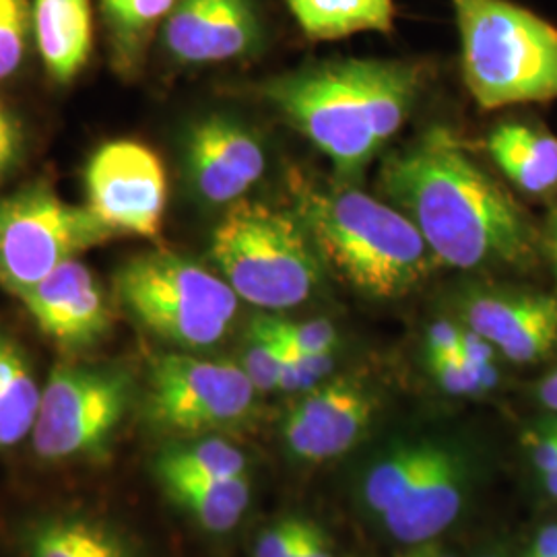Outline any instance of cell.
<instances>
[{
  "mask_svg": "<svg viewBox=\"0 0 557 557\" xmlns=\"http://www.w3.org/2000/svg\"><path fill=\"white\" fill-rule=\"evenodd\" d=\"M537 397L543 407L557 413V368L539 382Z\"/></svg>",
  "mask_w": 557,
  "mask_h": 557,
  "instance_id": "74e56055",
  "label": "cell"
},
{
  "mask_svg": "<svg viewBox=\"0 0 557 557\" xmlns=\"http://www.w3.org/2000/svg\"><path fill=\"white\" fill-rule=\"evenodd\" d=\"M421 71L403 60H331L262 85V96L333 163L358 178L409 119Z\"/></svg>",
  "mask_w": 557,
  "mask_h": 557,
  "instance_id": "7a4b0ae2",
  "label": "cell"
},
{
  "mask_svg": "<svg viewBox=\"0 0 557 557\" xmlns=\"http://www.w3.org/2000/svg\"><path fill=\"white\" fill-rule=\"evenodd\" d=\"M462 508V469L457 457L430 446L428 458L391 510L382 518L393 537L421 545L444 533Z\"/></svg>",
  "mask_w": 557,
  "mask_h": 557,
  "instance_id": "2e32d148",
  "label": "cell"
},
{
  "mask_svg": "<svg viewBox=\"0 0 557 557\" xmlns=\"http://www.w3.org/2000/svg\"><path fill=\"white\" fill-rule=\"evenodd\" d=\"M23 147V133L20 122L13 114L0 106V178L15 165Z\"/></svg>",
  "mask_w": 557,
  "mask_h": 557,
  "instance_id": "1f68e13d",
  "label": "cell"
},
{
  "mask_svg": "<svg viewBox=\"0 0 557 557\" xmlns=\"http://www.w3.org/2000/svg\"><path fill=\"white\" fill-rule=\"evenodd\" d=\"M462 333L450 322H436L428 331V356L430 354H458Z\"/></svg>",
  "mask_w": 557,
  "mask_h": 557,
  "instance_id": "836d02e7",
  "label": "cell"
},
{
  "mask_svg": "<svg viewBox=\"0 0 557 557\" xmlns=\"http://www.w3.org/2000/svg\"><path fill=\"white\" fill-rule=\"evenodd\" d=\"M87 209L114 236L158 238L168 202L160 158L135 140H114L85 170Z\"/></svg>",
  "mask_w": 557,
  "mask_h": 557,
  "instance_id": "30bf717a",
  "label": "cell"
},
{
  "mask_svg": "<svg viewBox=\"0 0 557 557\" xmlns=\"http://www.w3.org/2000/svg\"><path fill=\"white\" fill-rule=\"evenodd\" d=\"M211 257L239 299L262 310H287L312 298L322 260L294 211L238 200L211 239Z\"/></svg>",
  "mask_w": 557,
  "mask_h": 557,
  "instance_id": "5b68a950",
  "label": "cell"
},
{
  "mask_svg": "<svg viewBox=\"0 0 557 557\" xmlns=\"http://www.w3.org/2000/svg\"><path fill=\"white\" fill-rule=\"evenodd\" d=\"M533 460L541 478L557 473V421L543 428L533 442Z\"/></svg>",
  "mask_w": 557,
  "mask_h": 557,
  "instance_id": "d6a6232c",
  "label": "cell"
},
{
  "mask_svg": "<svg viewBox=\"0 0 557 557\" xmlns=\"http://www.w3.org/2000/svg\"><path fill=\"white\" fill-rule=\"evenodd\" d=\"M294 213L322 264L372 298L411 292L438 264L418 227L395 205L349 186H322L289 176Z\"/></svg>",
  "mask_w": 557,
  "mask_h": 557,
  "instance_id": "3957f363",
  "label": "cell"
},
{
  "mask_svg": "<svg viewBox=\"0 0 557 557\" xmlns=\"http://www.w3.org/2000/svg\"><path fill=\"white\" fill-rule=\"evenodd\" d=\"M428 359L440 386L450 395H475L492 388L498 380L494 366L478 368L460 354H430Z\"/></svg>",
  "mask_w": 557,
  "mask_h": 557,
  "instance_id": "83f0119b",
  "label": "cell"
},
{
  "mask_svg": "<svg viewBox=\"0 0 557 557\" xmlns=\"http://www.w3.org/2000/svg\"><path fill=\"white\" fill-rule=\"evenodd\" d=\"M299 29L314 41L393 29L395 0H287Z\"/></svg>",
  "mask_w": 557,
  "mask_h": 557,
  "instance_id": "ffe728a7",
  "label": "cell"
},
{
  "mask_svg": "<svg viewBox=\"0 0 557 557\" xmlns=\"http://www.w3.org/2000/svg\"><path fill=\"white\" fill-rule=\"evenodd\" d=\"M278 333L283 341L301 354H324L335 351L337 347V329L324 319L289 322L277 319Z\"/></svg>",
  "mask_w": 557,
  "mask_h": 557,
  "instance_id": "f546056e",
  "label": "cell"
},
{
  "mask_svg": "<svg viewBox=\"0 0 557 557\" xmlns=\"http://www.w3.org/2000/svg\"><path fill=\"white\" fill-rule=\"evenodd\" d=\"M29 38H34L32 4L27 0H0V81L20 71Z\"/></svg>",
  "mask_w": 557,
  "mask_h": 557,
  "instance_id": "4316f807",
  "label": "cell"
},
{
  "mask_svg": "<svg viewBox=\"0 0 557 557\" xmlns=\"http://www.w3.org/2000/svg\"><path fill=\"white\" fill-rule=\"evenodd\" d=\"M430 446H407L398 448L386 460L379 462L366 479V499L376 515H384L395 506L411 481L418 478Z\"/></svg>",
  "mask_w": 557,
  "mask_h": 557,
  "instance_id": "d4e9b609",
  "label": "cell"
},
{
  "mask_svg": "<svg viewBox=\"0 0 557 557\" xmlns=\"http://www.w3.org/2000/svg\"><path fill=\"white\" fill-rule=\"evenodd\" d=\"M41 333L64 351H85L110 333L112 314L94 273L69 260L21 296Z\"/></svg>",
  "mask_w": 557,
  "mask_h": 557,
  "instance_id": "7c38bea8",
  "label": "cell"
},
{
  "mask_svg": "<svg viewBox=\"0 0 557 557\" xmlns=\"http://www.w3.org/2000/svg\"><path fill=\"white\" fill-rule=\"evenodd\" d=\"M156 475L158 479L246 478V457L223 438H202L161 450L156 458Z\"/></svg>",
  "mask_w": 557,
  "mask_h": 557,
  "instance_id": "cb8c5ba5",
  "label": "cell"
},
{
  "mask_svg": "<svg viewBox=\"0 0 557 557\" xmlns=\"http://www.w3.org/2000/svg\"><path fill=\"white\" fill-rule=\"evenodd\" d=\"M259 391L238 363L163 354L151 361L145 418L170 436H205L250 416Z\"/></svg>",
  "mask_w": 557,
  "mask_h": 557,
  "instance_id": "9c48e42d",
  "label": "cell"
},
{
  "mask_svg": "<svg viewBox=\"0 0 557 557\" xmlns=\"http://www.w3.org/2000/svg\"><path fill=\"white\" fill-rule=\"evenodd\" d=\"M409 557H453L450 554H446L438 545H432V543H421L418 549Z\"/></svg>",
  "mask_w": 557,
  "mask_h": 557,
  "instance_id": "f35d334b",
  "label": "cell"
},
{
  "mask_svg": "<svg viewBox=\"0 0 557 557\" xmlns=\"http://www.w3.org/2000/svg\"><path fill=\"white\" fill-rule=\"evenodd\" d=\"M306 529V520L285 518L260 535L255 557H294Z\"/></svg>",
  "mask_w": 557,
  "mask_h": 557,
  "instance_id": "4dcf8cb0",
  "label": "cell"
},
{
  "mask_svg": "<svg viewBox=\"0 0 557 557\" xmlns=\"http://www.w3.org/2000/svg\"><path fill=\"white\" fill-rule=\"evenodd\" d=\"M163 492L211 533L232 531L250 504L248 478L160 479Z\"/></svg>",
  "mask_w": 557,
  "mask_h": 557,
  "instance_id": "44dd1931",
  "label": "cell"
},
{
  "mask_svg": "<svg viewBox=\"0 0 557 557\" xmlns=\"http://www.w3.org/2000/svg\"><path fill=\"white\" fill-rule=\"evenodd\" d=\"M494 345L487 343L485 338L479 337L473 331L469 333H462V341H460V356L467 359L469 363L478 366V368H485V366H492L494 361Z\"/></svg>",
  "mask_w": 557,
  "mask_h": 557,
  "instance_id": "d590c367",
  "label": "cell"
},
{
  "mask_svg": "<svg viewBox=\"0 0 557 557\" xmlns=\"http://www.w3.org/2000/svg\"><path fill=\"white\" fill-rule=\"evenodd\" d=\"M469 331L515 363H535L557 345V299L543 294H478L467 301Z\"/></svg>",
  "mask_w": 557,
  "mask_h": 557,
  "instance_id": "9a60e30c",
  "label": "cell"
},
{
  "mask_svg": "<svg viewBox=\"0 0 557 557\" xmlns=\"http://www.w3.org/2000/svg\"><path fill=\"white\" fill-rule=\"evenodd\" d=\"M283 345H285V356H283L278 391L308 393L322 384V380L326 379L335 368V351L301 354L294 347H289L285 341Z\"/></svg>",
  "mask_w": 557,
  "mask_h": 557,
  "instance_id": "f1b7e54d",
  "label": "cell"
},
{
  "mask_svg": "<svg viewBox=\"0 0 557 557\" xmlns=\"http://www.w3.org/2000/svg\"><path fill=\"white\" fill-rule=\"evenodd\" d=\"M116 294L145 331L182 349L218 345L239 308L225 278L174 252L128 260L116 275Z\"/></svg>",
  "mask_w": 557,
  "mask_h": 557,
  "instance_id": "8992f818",
  "label": "cell"
},
{
  "mask_svg": "<svg viewBox=\"0 0 557 557\" xmlns=\"http://www.w3.org/2000/svg\"><path fill=\"white\" fill-rule=\"evenodd\" d=\"M176 0H101V20L114 62L137 71Z\"/></svg>",
  "mask_w": 557,
  "mask_h": 557,
  "instance_id": "603a6c76",
  "label": "cell"
},
{
  "mask_svg": "<svg viewBox=\"0 0 557 557\" xmlns=\"http://www.w3.org/2000/svg\"><path fill=\"white\" fill-rule=\"evenodd\" d=\"M487 151L504 176L529 195H545L557 186V139L554 135L508 122L498 126L490 139Z\"/></svg>",
  "mask_w": 557,
  "mask_h": 557,
  "instance_id": "d6986e66",
  "label": "cell"
},
{
  "mask_svg": "<svg viewBox=\"0 0 557 557\" xmlns=\"http://www.w3.org/2000/svg\"><path fill=\"white\" fill-rule=\"evenodd\" d=\"M160 38L180 64H218L259 52L264 23L257 0H176Z\"/></svg>",
  "mask_w": 557,
  "mask_h": 557,
  "instance_id": "8fae6325",
  "label": "cell"
},
{
  "mask_svg": "<svg viewBox=\"0 0 557 557\" xmlns=\"http://www.w3.org/2000/svg\"><path fill=\"white\" fill-rule=\"evenodd\" d=\"M112 236L87 207L48 188L0 199V285L21 298L60 264Z\"/></svg>",
  "mask_w": 557,
  "mask_h": 557,
  "instance_id": "ba28073f",
  "label": "cell"
},
{
  "mask_svg": "<svg viewBox=\"0 0 557 557\" xmlns=\"http://www.w3.org/2000/svg\"><path fill=\"white\" fill-rule=\"evenodd\" d=\"M294 557H335V554L331 549V541L319 524L306 520V529Z\"/></svg>",
  "mask_w": 557,
  "mask_h": 557,
  "instance_id": "e575fe53",
  "label": "cell"
},
{
  "mask_svg": "<svg viewBox=\"0 0 557 557\" xmlns=\"http://www.w3.org/2000/svg\"><path fill=\"white\" fill-rule=\"evenodd\" d=\"M462 79L483 110L557 100V27L510 0H450Z\"/></svg>",
  "mask_w": 557,
  "mask_h": 557,
  "instance_id": "277c9868",
  "label": "cell"
},
{
  "mask_svg": "<svg viewBox=\"0 0 557 557\" xmlns=\"http://www.w3.org/2000/svg\"><path fill=\"white\" fill-rule=\"evenodd\" d=\"M380 188L448 267L520 264L535 255V232L517 200L446 128H430L384 161Z\"/></svg>",
  "mask_w": 557,
  "mask_h": 557,
  "instance_id": "6da1fadb",
  "label": "cell"
},
{
  "mask_svg": "<svg viewBox=\"0 0 557 557\" xmlns=\"http://www.w3.org/2000/svg\"><path fill=\"white\" fill-rule=\"evenodd\" d=\"M133 395L135 382L122 368L60 363L41 388L32 432L36 455L46 462L106 457Z\"/></svg>",
  "mask_w": 557,
  "mask_h": 557,
  "instance_id": "52a82bcc",
  "label": "cell"
},
{
  "mask_svg": "<svg viewBox=\"0 0 557 557\" xmlns=\"http://www.w3.org/2000/svg\"><path fill=\"white\" fill-rule=\"evenodd\" d=\"M374 418V400L347 379L308 391L283 421L287 448L304 460H329L351 450Z\"/></svg>",
  "mask_w": 557,
  "mask_h": 557,
  "instance_id": "4fadbf2b",
  "label": "cell"
},
{
  "mask_svg": "<svg viewBox=\"0 0 557 557\" xmlns=\"http://www.w3.org/2000/svg\"><path fill=\"white\" fill-rule=\"evenodd\" d=\"M285 345L277 329V319L259 317L250 324L242 368L259 393L277 391L283 370Z\"/></svg>",
  "mask_w": 557,
  "mask_h": 557,
  "instance_id": "484cf974",
  "label": "cell"
},
{
  "mask_svg": "<svg viewBox=\"0 0 557 557\" xmlns=\"http://www.w3.org/2000/svg\"><path fill=\"white\" fill-rule=\"evenodd\" d=\"M25 557H137L116 527L85 515L36 520L23 537Z\"/></svg>",
  "mask_w": 557,
  "mask_h": 557,
  "instance_id": "ac0fdd59",
  "label": "cell"
},
{
  "mask_svg": "<svg viewBox=\"0 0 557 557\" xmlns=\"http://www.w3.org/2000/svg\"><path fill=\"white\" fill-rule=\"evenodd\" d=\"M552 257H554V262H556L557 273V221L556 225H554V234H552Z\"/></svg>",
  "mask_w": 557,
  "mask_h": 557,
  "instance_id": "ab89813d",
  "label": "cell"
},
{
  "mask_svg": "<svg viewBox=\"0 0 557 557\" xmlns=\"http://www.w3.org/2000/svg\"><path fill=\"white\" fill-rule=\"evenodd\" d=\"M529 557H535V556H533V554H531V556H529Z\"/></svg>",
  "mask_w": 557,
  "mask_h": 557,
  "instance_id": "60d3db41",
  "label": "cell"
},
{
  "mask_svg": "<svg viewBox=\"0 0 557 557\" xmlns=\"http://www.w3.org/2000/svg\"><path fill=\"white\" fill-rule=\"evenodd\" d=\"M267 156L260 140L236 120H200L186 139V172L200 199L234 205L262 178Z\"/></svg>",
  "mask_w": 557,
  "mask_h": 557,
  "instance_id": "5bb4252c",
  "label": "cell"
},
{
  "mask_svg": "<svg viewBox=\"0 0 557 557\" xmlns=\"http://www.w3.org/2000/svg\"><path fill=\"white\" fill-rule=\"evenodd\" d=\"M41 388L20 345L0 333V450L32 436Z\"/></svg>",
  "mask_w": 557,
  "mask_h": 557,
  "instance_id": "7402d4cb",
  "label": "cell"
},
{
  "mask_svg": "<svg viewBox=\"0 0 557 557\" xmlns=\"http://www.w3.org/2000/svg\"><path fill=\"white\" fill-rule=\"evenodd\" d=\"M34 41L48 75L71 83L94 48L91 0H32Z\"/></svg>",
  "mask_w": 557,
  "mask_h": 557,
  "instance_id": "e0dca14e",
  "label": "cell"
},
{
  "mask_svg": "<svg viewBox=\"0 0 557 557\" xmlns=\"http://www.w3.org/2000/svg\"><path fill=\"white\" fill-rule=\"evenodd\" d=\"M531 554L535 557H557V524H549L539 533Z\"/></svg>",
  "mask_w": 557,
  "mask_h": 557,
  "instance_id": "8d00e7d4",
  "label": "cell"
}]
</instances>
